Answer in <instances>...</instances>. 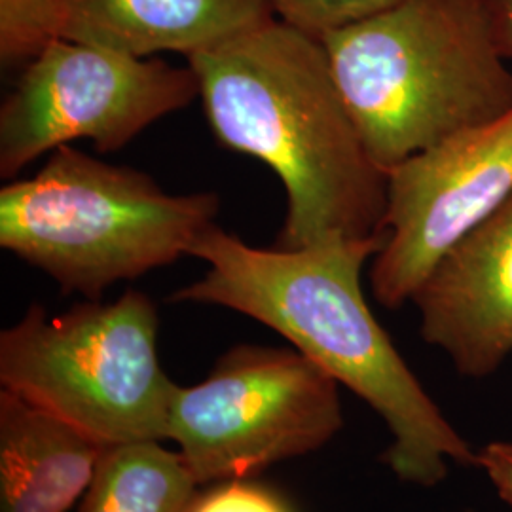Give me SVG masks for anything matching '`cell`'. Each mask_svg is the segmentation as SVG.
Instances as JSON below:
<instances>
[{
  "label": "cell",
  "mask_w": 512,
  "mask_h": 512,
  "mask_svg": "<svg viewBox=\"0 0 512 512\" xmlns=\"http://www.w3.org/2000/svg\"><path fill=\"white\" fill-rule=\"evenodd\" d=\"M219 211L215 192L167 194L143 171L63 145L33 177L2 186L0 245L63 293L101 300L118 281L192 256Z\"/></svg>",
  "instance_id": "277c9868"
},
{
  "label": "cell",
  "mask_w": 512,
  "mask_h": 512,
  "mask_svg": "<svg viewBox=\"0 0 512 512\" xmlns=\"http://www.w3.org/2000/svg\"><path fill=\"white\" fill-rule=\"evenodd\" d=\"M186 59L220 145L270 165L287 190L277 247L385 234L387 173L366 148L323 40L277 18Z\"/></svg>",
  "instance_id": "7a4b0ae2"
},
{
  "label": "cell",
  "mask_w": 512,
  "mask_h": 512,
  "mask_svg": "<svg viewBox=\"0 0 512 512\" xmlns=\"http://www.w3.org/2000/svg\"><path fill=\"white\" fill-rule=\"evenodd\" d=\"M512 196V110L387 171L384 247L370 285L385 308L412 302L444 255Z\"/></svg>",
  "instance_id": "ba28073f"
},
{
  "label": "cell",
  "mask_w": 512,
  "mask_h": 512,
  "mask_svg": "<svg viewBox=\"0 0 512 512\" xmlns=\"http://www.w3.org/2000/svg\"><path fill=\"white\" fill-rule=\"evenodd\" d=\"M200 484L160 442L107 446L78 512H188Z\"/></svg>",
  "instance_id": "7c38bea8"
},
{
  "label": "cell",
  "mask_w": 512,
  "mask_h": 512,
  "mask_svg": "<svg viewBox=\"0 0 512 512\" xmlns=\"http://www.w3.org/2000/svg\"><path fill=\"white\" fill-rule=\"evenodd\" d=\"M490 21L495 46L501 55L512 59V0H480Z\"/></svg>",
  "instance_id": "e0dca14e"
},
{
  "label": "cell",
  "mask_w": 512,
  "mask_h": 512,
  "mask_svg": "<svg viewBox=\"0 0 512 512\" xmlns=\"http://www.w3.org/2000/svg\"><path fill=\"white\" fill-rule=\"evenodd\" d=\"M63 38L152 57L198 54L277 19L274 0H61Z\"/></svg>",
  "instance_id": "30bf717a"
},
{
  "label": "cell",
  "mask_w": 512,
  "mask_h": 512,
  "mask_svg": "<svg viewBox=\"0 0 512 512\" xmlns=\"http://www.w3.org/2000/svg\"><path fill=\"white\" fill-rule=\"evenodd\" d=\"M476 467L486 473L499 497L512 507V442L486 444L476 452Z\"/></svg>",
  "instance_id": "2e32d148"
},
{
  "label": "cell",
  "mask_w": 512,
  "mask_h": 512,
  "mask_svg": "<svg viewBox=\"0 0 512 512\" xmlns=\"http://www.w3.org/2000/svg\"><path fill=\"white\" fill-rule=\"evenodd\" d=\"M344 425L338 382L296 349L241 344L181 387L169 440L196 482L247 480L323 448Z\"/></svg>",
  "instance_id": "8992f818"
},
{
  "label": "cell",
  "mask_w": 512,
  "mask_h": 512,
  "mask_svg": "<svg viewBox=\"0 0 512 512\" xmlns=\"http://www.w3.org/2000/svg\"><path fill=\"white\" fill-rule=\"evenodd\" d=\"M198 95L190 65L55 38L23 65L0 107V175L14 179L76 139H92L99 152L120 150Z\"/></svg>",
  "instance_id": "52a82bcc"
},
{
  "label": "cell",
  "mask_w": 512,
  "mask_h": 512,
  "mask_svg": "<svg viewBox=\"0 0 512 512\" xmlns=\"http://www.w3.org/2000/svg\"><path fill=\"white\" fill-rule=\"evenodd\" d=\"M420 332L459 374L486 378L512 353V196L454 245L412 296Z\"/></svg>",
  "instance_id": "9c48e42d"
},
{
  "label": "cell",
  "mask_w": 512,
  "mask_h": 512,
  "mask_svg": "<svg viewBox=\"0 0 512 512\" xmlns=\"http://www.w3.org/2000/svg\"><path fill=\"white\" fill-rule=\"evenodd\" d=\"M385 238L330 236L300 249H258L215 224L192 251L209 264L207 274L169 300L222 306L281 334L382 416L393 437L384 463L399 480L437 486L450 461L476 467V452L366 304L361 274Z\"/></svg>",
  "instance_id": "6da1fadb"
},
{
  "label": "cell",
  "mask_w": 512,
  "mask_h": 512,
  "mask_svg": "<svg viewBox=\"0 0 512 512\" xmlns=\"http://www.w3.org/2000/svg\"><path fill=\"white\" fill-rule=\"evenodd\" d=\"M401 0H274L277 18L321 38L393 8Z\"/></svg>",
  "instance_id": "5bb4252c"
},
{
  "label": "cell",
  "mask_w": 512,
  "mask_h": 512,
  "mask_svg": "<svg viewBox=\"0 0 512 512\" xmlns=\"http://www.w3.org/2000/svg\"><path fill=\"white\" fill-rule=\"evenodd\" d=\"M321 40L385 173L512 110V71L480 0H401Z\"/></svg>",
  "instance_id": "3957f363"
},
{
  "label": "cell",
  "mask_w": 512,
  "mask_h": 512,
  "mask_svg": "<svg viewBox=\"0 0 512 512\" xmlns=\"http://www.w3.org/2000/svg\"><path fill=\"white\" fill-rule=\"evenodd\" d=\"M158 310L129 289L48 315L31 306L0 334V384L105 446L169 440L177 384L158 355Z\"/></svg>",
  "instance_id": "5b68a950"
},
{
  "label": "cell",
  "mask_w": 512,
  "mask_h": 512,
  "mask_svg": "<svg viewBox=\"0 0 512 512\" xmlns=\"http://www.w3.org/2000/svg\"><path fill=\"white\" fill-rule=\"evenodd\" d=\"M188 512H293L272 490L247 480L220 482L207 494L198 495Z\"/></svg>",
  "instance_id": "9a60e30c"
},
{
  "label": "cell",
  "mask_w": 512,
  "mask_h": 512,
  "mask_svg": "<svg viewBox=\"0 0 512 512\" xmlns=\"http://www.w3.org/2000/svg\"><path fill=\"white\" fill-rule=\"evenodd\" d=\"M61 0H0V59L4 67L27 65L55 38H63Z\"/></svg>",
  "instance_id": "4fadbf2b"
},
{
  "label": "cell",
  "mask_w": 512,
  "mask_h": 512,
  "mask_svg": "<svg viewBox=\"0 0 512 512\" xmlns=\"http://www.w3.org/2000/svg\"><path fill=\"white\" fill-rule=\"evenodd\" d=\"M105 444L0 389V512H69L92 486Z\"/></svg>",
  "instance_id": "8fae6325"
}]
</instances>
